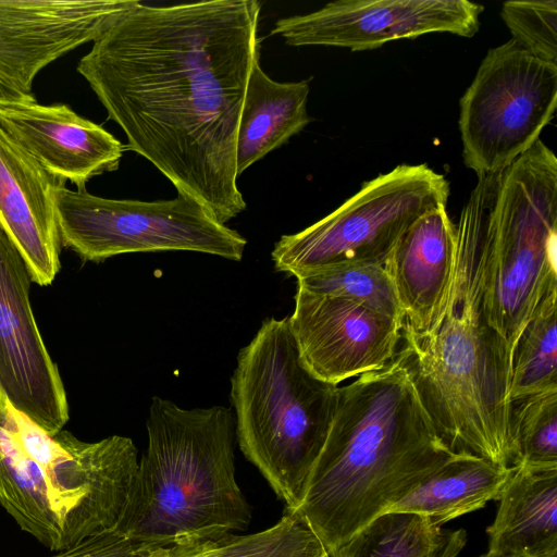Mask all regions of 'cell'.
Segmentation results:
<instances>
[{
	"label": "cell",
	"mask_w": 557,
	"mask_h": 557,
	"mask_svg": "<svg viewBox=\"0 0 557 557\" xmlns=\"http://www.w3.org/2000/svg\"><path fill=\"white\" fill-rule=\"evenodd\" d=\"M261 3L136 1L77 64L124 132L180 196L226 224L246 209L237 185V131L253 63Z\"/></svg>",
	"instance_id": "obj_1"
},
{
	"label": "cell",
	"mask_w": 557,
	"mask_h": 557,
	"mask_svg": "<svg viewBox=\"0 0 557 557\" xmlns=\"http://www.w3.org/2000/svg\"><path fill=\"white\" fill-rule=\"evenodd\" d=\"M454 454L395 356L337 387L329 431L297 510L333 557Z\"/></svg>",
	"instance_id": "obj_2"
},
{
	"label": "cell",
	"mask_w": 557,
	"mask_h": 557,
	"mask_svg": "<svg viewBox=\"0 0 557 557\" xmlns=\"http://www.w3.org/2000/svg\"><path fill=\"white\" fill-rule=\"evenodd\" d=\"M482 212L473 188L456 223L448 290L425 331L401 329L396 356L446 447L499 467L517 462L509 398L512 360L482 305Z\"/></svg>",
	"instance_id": "obj_3"
},
{
	"label": "cell",
	"mask_w": 557,
	"mask_h": 557,
	"mask_svg": "<svg viewBox=\"0 0 557 557\" xmlns=\"http://www.w3.org/2000/svg\"><path fill=\"white\" fill-rule=\"evenodd\" d=\"M129 502L117 528L150 548L245 530L251 508L235 478L231 408L184 409L154 396Z\"/></svg>",
	"instance_id": "obj_4"
},
{
	"label": "cell",
	"mask_w": 557,
	"mask_h": 557,
	"mask_svg": "<svg viewBox=\"0 0 557 557\" xmlns=\"http://www.w3.org/2000/svg\"><path fill=\"white\" fill-rule=\"evenodd\" d=\"M132 438L83 442L46 432L5 398L0 417V504L53 552L116 528L138 470Z\"/></svg>",
	"instance_id": "obj_5"
},
{
	"label": "cell",
	"mask_w": 557,
	"mask_h": 557,
	"mask_svg": "<svg viewBox=\"0 0 557 557\" xmlns=\"http://www.w3.org/2000/svg\"><path fill=\"white\" fill-rule=\"evenodd\" d=\"M336 385L302 363L288 317L262 322L231 377L236 442L285 509L297 510L331 423Z\"/></svg>",
	"instance_id": "obj_6"
},
{
	"label": "cell",
	"mask_w": 557,
	"mask_h": 557,
	"mask_svg": "<svg viewBox=\"0 0 557 557\" xmlns=\"http://www.w3.org/2000/svg\"><path fill=\"white\" fill-rule=\"evenodd\" d=\"M482 305L513 354L522 331L557 289V157L541 139L508 166L478 177Z\"/></svg>",
	"instance_id": "obj_7"
},
{
	"label": "cell",
	"mask_w": 557,
	"mask_h": 557,
	"mask_svg": "<svg viewBox=\"0 0 557 557\" xmlns=\"http://www.w3.org/2000/svg\"><path fill=\"white\" fill-rule=\"evenodd\" d=\"M449 191L445 175L428 164H399L364 182L318 222L283 235L271 252L274 267L297 278L349 265H384L417 220L447 205Z\"/></svg>",
	"instance_id": "obj_8"
},
{
	"label": "cell",
	"mask_w": 557,
	"mask_h": 557,
	"mask_svg": "<svg viewBox=\"0 0 557 557\" xmlns=\"http://www.w3.org/2000/svg\"><path fill=\"white\" fill-rule=\"evenodd\" d=\"M62 246L85 261L132 252L184 250L240 261L247 240L197 201L110 199L60 188L54 201Z\"/></svg>",
	"instance_id": "obj_9"
},
{
	"label": "cell",
	"mask_w": 557,
	"mask_h": 557,
	"mask_svg": "<svg viewBox=\"0 0 557 557\" xmlns=\"http://www.w3.org/2000/svg\"><path fill=\"white\" fill-rule=\"evenodd\" d=\"M556 106V63L512 38L490 49L459 101L466 166L478 177L508 166L540 140Z\"/></svg>",
	"instance_id": "obj_10"
},
{
	"label": "cell",
	"mask_w": 557,
	"mask_h": 557,
	"mask_svg": "<svg viewBox=\"0 0 557 557\" xmlns=\"http://www.w3.org/2000/svg\"><path fill=\"white\" fill-rule=\"evenodd\" d=\"M483 10L468 0H336L311 13L277 20L270 34L295 47L364 51L432 33L472 37Z\"/></svg>",
	"instance_id": "obj_11"
},
{
	"label": "cell",
	"mask_w": 557,
	"mask_h": 557,
	"mask_svg": "<svg viewBox=\"0 0 557 557\" xmlns=\"http://www.w3.org/2000/svg\"><path fill=\"white\" fill-rule=\"evenodd\" d=\"M30 282L24 259L0 225V391L55 435L69 421V403L32 310Z\"/></svg>",
	"instance_id": "obj_12"
},
{
	"label": "cell",
	"mask_w": 557,
	"mask_h": 557,
	"mask_svg": "<svg viewBox=\"0 0 557 557\" xmlns=\"http://www.w3.org/2000/svg\"><path fill=\"white\" fill-rule=\"evenodd\" d=\"M288 322L305 367L317 379L336 386L391 362L404 324L349 299L300 287Z\"/></svg>",
	"instance_id": "obj_13"
},
{
	"label": "cell",
	"mask_w": 557,
	"mask_h": 557,
	"mask_svg": "<svg viewBox=\"0 0 557 557\" xmlns=\"http://www.w3.org/2000/svg\"><path fill=\"white\" fill-rule=\"evenodd\" d=\"M137 0H0V81L33 97L36 75L96 40Z\"/></svg>",
	"instance_id": "obj_14"
},
{
	"label": "cell",
	"mask_w": 557,
	"mask_h": 557,
	"mask_svg": "<svg viewBox=\"0 0 557 557\" xmlns=\"http://www.w3.org/2000/svg\"><path fill=\"white\" fill-rule=\"evenodd\" d=\"M65 183L0 125V225L40 286L50 285L61 268L54 201Z\"/></svg>",
	"instance_id": "obj_15"
},
{
	"label": "cell",
	"mask_w": 557,
	"mask_h": 557,
	"mask_svg": "<svg viewBox=\"0 0 557 557\" xmlns=\"http://www.w3.org/2000/svg\"><path fill=\"white\" fill-rule=\"evenodd\" d=\"M0 125L47 171L77 189H86L95 176L115 171L125 148L101 125L65 104H3Z\"/></svg>",
	"instance_id": "obj_16"
},
{
	"label": "cell",
	"mask_w": 557,
	"mask_h": 557,
	"mask_svg": "<svg viewBox=\"0 0 557 557\" xmlns=\"http://www.w3.org/2000/svg\"><path fill=\"white\" fill-rule=\"evenodd\" d=\"M456 251V224L446 206L417 220L384 263L404 311L405 326L425 331L448 290Z\"/></svg>",
	"instance_id": "obj_17"
},
{
	"label": "cell",
	"mask_w": 557,
	"mask_h": 557,
	"mask_svg": "<svg viewBox=\"0 0 557 557\" xmlns=\"http://www.w3.org/2000/svg\"><path fill=\"white\" fill-rule=\"evenodd\" d=\"M486 528L492 557H557V468L512 466Z\"/></svg>",
	"instance_id": "obj_18"
},
{
	"label": "cell",
	"mask_w": 557,
	"mask_h": 557,
	"mask_svg": "<svg viewBox=\"0 0 557 557\" xmlns=\"http://www.w3.org/2000/svg\"><path fill=\"white\" fill-rule=\"evenodd\" d=\"M259 60L253 63L249 76L238 124V176L286 144L312 120L307 111L309 81L276 82L265 74Z\"/></svg>",
	"instance_id": "obj_19"
},
{
	"label": "cell",
	"mask_w": 557,
	"mask_h": 557,
	"mask_svg": "<svg viewBox=\"0 0 557 557\" xmlns=\"http://www.w3.org/2000/svg\"><path fill=\"white\" fill-rule=\"evenodd\" d=\"M511 470L472 454L455 453L386 512L421 515L443 528L497 500Z\"/></svg>",
	"instance_id": "obj_20"
},
{
	"label": "cell",
	"mask_w": 557,
	"mask_h": 557,
	"mask_svg": "<svg viewBox=\"0 0 557 557\" xmlns=\"http://www.w3.org/2000/svg\"><path fill=\"white\" fill-rule=\"evenodd\" d=\"M467 541L463 529L446 530L417 513L385 512L333 557H457Z\"/></svg>",
	"instance_id": "obj_21"
},
{
	"label": "cell",
	"mask_w": 557,
	"mask_h": 557,
	"mask_svg": "<svg viewBox=\"0 0 557 557\" xmlns=\"http://www.w3.org/2000/svg\"><path fill=\"white\" fill-rule=\"evenodd\" d=\"M557 389V289L541 301L518 341L509 385L511 403Z\"/></svg>",
	"instance_id": "obj_22"
},
{
	"label": "cell",
	"mask_w": 557,
	"mask_h": 557,
	"mask_svg": "<svg viewBox=\"0 0 557 557\" xmlns=\"http://www.w3.org/2000/svg\"><path fill=\"white\" fill-rule=\"evenodd\" d=\"M297 287L341 297L404 322L405 315L394 283L384 265H349L297 277Z\"/></svg>",
	"instance_id": "obj_23"
},
{
	"label": "cell",
	"mask_w": 557,
	"mask_h": 557,
	"mask_svg": "<svg viewBox=\"0 0 557 557\" xmlns=\"http://www.w3.org/2000/svg\"><path fill=\"white\" fill-rule=\"evenodd\" d=\"M213 557H331L298 510L285 509L272 527L215 540Z\"/></svg>",
	"instance_id": "obj_24"
},
{
	"label": "cell",
	"mask_w": 557,
	"mask_h": 557,
	"mask_svg": "<svg viewBox=\"0 0 557 557\" xmlns=\"http://www.w3.org/2000/svg\"><path fill=\"white\" fill-rule=\"evenodd\" d=\"M511 425L517 462L528 468H557V389L512 403Z\"/></svg>",
	"instance_id": "obj_25"
},
{
	"label": "cell",
	"mask_w": 557,
	"mask_h": 557,
	"mask_svg": "<svg viewBox=\"0 0 557 557\" xmlns=\"http://www.w3.org/2000/svg\"><path fill=\"white\" fill-rule=\"evenodd\" d=\"M500 16L518 41L535 57L557 64V1L510 0Z\"/></svg>",
	"instance_id": "obj_26"
},
{
	"label": "cell",
	"mask_w": 557,
	"mask_h": 557,
	"mask_svg": "<svg viewBox=\"0 0 557 557\" xmlns=\"http://www.w3.org/2000/svg\"><path fill=\"white\" fill-rule=\"evenodd\" d=\"M149 549L116 527L91 535L51 557H143Z\"/></svg>",
	"instance_id": "obj_27"
},
{
	"label": "cell",
	"mask_w": 557,
	"mask_h": 557,
	"mask_svg": "<svg viewBox=\"0 0 557 557\" xmlns=\"http://www.w3.org/2000/svg\"><path fill=\"white\" fill-rule=\"evenodd\" d=\"M215 540H195L149 549L143 557H213Z\"/></svg>",
	"instance_id": "obj_28"
},
{
	"label": "cell",
	"mask_w": 557,
	"mask_h": 557,
	"mask_svg": "<svg viewBox=\"0 0 557 557\" xmlns=\"http://www.w3.org/2000/svg\"><path fill=\"white\" fill-rule=\"evenodd\" d=\"M32 101H36L34 96H25L0 81V106Z\"/></svg>",
	"instance_id": "obj_29"
},
{
	"label": "cell",
	"mask_w": 557,
	"mask_h": 557,
	"mask_svg": "<svg viewBox=\"0 0 557 557\" xmlns=\"http://www.w3.org/2000/svg\"><path fill=\"white\" fill-rule=\"evenodd\" d=\"M5 396L3 395V393L0 391V417H1V413H2V409H3V405H4V400H5Z\"/></svg>",
	"instance_id": "obj_30"
},
{
	"label": "cell",
	"mask_w": 557,
	"mask_h": 557,
	"mask_svg": "<svg viewBox=\"0 0 557 557\" xmlns=\"http://www.w3.org/2000/svg\"><path fill=\"white\" fill-rule=\"evenodd\" d=\"M479 557H492V556H490V555H487V554L485 553V554H483V555H481V556H479Z\"/></svg>",
	"instance_id": "obj_31"
}]
</instances>
